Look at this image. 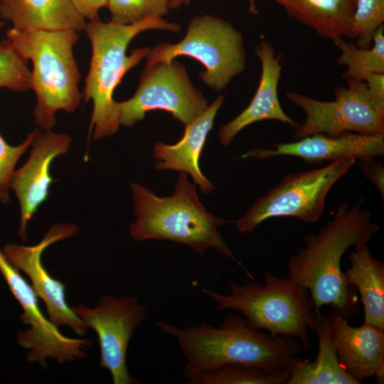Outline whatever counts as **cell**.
Listing matches in <instances>:
<instances>
[{"label": "cell", "instance_id": "4dcf8cb0", "mask_svg": "<svg viewBox=\"0 0 384 384\" xmlns=\"http://www.w3.org/2000/svg\"><path fill=\"white\" fill-rule=\"evenodd\" d=\"M364 82L372 97L384 106V73L372 74Z\"/></svg>", "mask_w": 384, "mask_h": 384}, {"label": "cell", "instance_id": "30bf717a", "mask_svg": "<svg viewBox=\"0 0 384 384\" xmlns=\"http://www.w3.org/2000/svg\"><path fill=\"white\" fill-rule=\"evenodd\" d=\"M208 101L190 80L185 66L176 58L146 65L132 97L118 102L119 124L132 127L146 112H170L186 127L207 109Z\"/></svg>", "mask_w": 384, "mask_h": 384}, {"label": "cell", "instance_id": "ffe728a7", "mask_svg": "<svg viewBox=\"0 0 384 384\" xmlns=\"http://www.w3.org/2000/svg\"><path fill=\"white\" fill-rule=\"evenodd\" d=\"M313 330L318 338L316 357L312 362L297 358L289 370L287 384H360L339 362L329 315L316 312Z\"/></svg>", "mask_w": 384, "mask_h": 384}, {"label": "cell", "instance_id": "f546056e", "mask_svg": "<svg viewBox=\"0 0 384 384\" xmlns=\"http://www.w3.org/2000/svg\"><path fill=\"white\" fill-rule=\"evenodd\" d=\"M70 1L77 11L90 21L99 18V11L107 7L108 0H70Z\"/></svg>", "mask_w": 384, "mask_h": 384}, {"label": "cell", "instance_id": "e0dca14e", "mask_svg": "<svg viewBox=\"0 0 384 384\" xmlns=\"http://www.w3.org/2000/svg\"><path fill=\"white\" fill-rule=\"evenodd\" d=\"M261 63V75L257 89L248 106L235 118L223 124L218 136L220 143L228 146L246 127L262 120L279 121L294 129L299 123L289 117L282 108L278 97V84L282 65L272 46L262 39L255 49Z\"/></svg>", "mask_w": 384, "mask_h": 384}, {"label": "cell", "instance_id": "d4e9b609", "mask_svg": "<svg viewBox=\"0 0 384 384\" xmlns=\"http://www.w3.org/2000/svg\"><path fill=\"white\" fill-rule=\"evenodd\" d=\"M110 21L120 25L162 18L170 9V0H108Z\"/></svg>", "mask_w": 384, "mask_h": 384}, {"label": "cell", "instance_id": "8992f818", "mask_svg": "<svg viewBox=\"0 0 384 384\" xmlns=\"http://www.w3.org/2000/svg\"><path fill=\"white\" fill-rule=\"evenodd\" d=\"M263 281L240 285L230 280L228 294L201 290L215 302L217 310L238 311L252 329L294 338L307 351L309 330H313L319 312L309 292L290 278H281L268 271L264 273Z\"/></svg>", "mask_w": 384, "mask_h": 384}, {"label": "cell", "instance_id": "484cf974", "mask_svg": "<svg viewBox=\"0 0 384 384\" xmlns=\"http://www.w3.org/2000/svg\"><path fill=\"white\" fill-rule=\"evenodd\" d=\"M26 92L31 90V70L11 42H0V89Z\"/></svg>", "mask_w": 384, "mask_h": 384}, {"label": "cell", "instance_id": "1f68e13d", "mask_svg": "<svg viewBox=\"0 0 384 384\" xmlns=\"http://www.w3.org/2000/svg\"><path fill=\"white\" fill-rule=\"evenodd\" d=\"M193 0H170V9H178L181 6H188Z\"/></svg>", "mask_w": 384, "mask_h": 384}, {"label": "cell", "instance_id": "52a82bcc", "mask_svg": "<svg viewBox=\"0 0 384 384\" xmlns=\"http://www.w3.org/2000/svg\"><path fill=\"white\" fill-rule=\"evenodd\" d=\"M188 56L205 67L202 81L215 90H223L245 67L242 33L228 21L208 14L193 18L185 36L176 43H161L150 51L146 65Z\"/></svg>", "mask_w": 384, "mask_h": 384}, {"label": "cell", "instance_id": "83f0119b", "mask_svg": "<svg viewBox=\"0 0 384 384\" xmlns=\"http://www.w3.org/2000/svg\"><path fill=\"white\" fill-rule=\"evenodd\" d=\"M37 129L31 132L18 145L9 144L0 134V201L9 202L10 181L15 167L25 151L31 145Z\"/></svg>", "mask_w": 384, "mask_h": 384}, {"label": "cell", "instance_id": "7a4b0ae2", "mask_svg": "<svg viewBox=\"0 0 384 384\" xmlns=\"http://www.w3.org/2000/svg\"><path fill=\"white\" fill-rule=\"evenodd\" d=\"M155 324L176 339L187 359L183 370L187 379L229 364L255 366L272 373H289L305 351L297 339L257 331L238 314L227 315L218 327L206 323L183 329L163 321Z\"/></svg>", "mask_w": 384, "mask_h": 384}, {"label": "cell", "instance_id": "d6a6232c", "mask_svg": "<svg viewBox=\"0 0 384 384\" xmlns=\"http://www.w3.org/2000/svg\"><path fill=\"white\" fill-rule=\"evenodd\" d=\"M247 1L249 4V11L252 14H257L258 11L256 5L257 0H247Z\"/></svg>", "mask_w": 384, "mask_h": 384}, {"label": "cell", "instance_id": "7c38bea8", "mask_svg": "<svg viewBox=\"0 0 384 384\" xmlns=\"http://www.w3.org/2000/svg\"><path fill=\"white\" fill-rule=\"evenodd\" d=\"M0 272L13 295L22 307L21 320L28 326L20 331L18 343L28 351V358L46 368V359L55 358L63 363L82 359L86 355L90 341L85 338H70L63 335L41 311L38 296L33 287L0 250Z\"/></svg>", "mask_w": 384, "mask_h": 384}, {"label": "cell", "instance_id": "4fadbf2b", "mask_svg": "<svg viewBox=\"0 0 384 384\" xmlns=\"http://www.w3.org/2000/svg\"><path fill=\"white\" fill-rule=\"evenodd\" d=\"M78 230L79 227L75 224H56L38 243L31 246L8 244L2 252L10 263L30 279L36 295L46 306L50 321L57 327L68 326L82 336L88 327L68 306L65 284L50 276L41 262L42 254L48 247L74 236Z\"/></svg>", "mask_w": 384, "mask_h": 384}, {"label": "cell", "instance_id": "3957f363", "mask_svg": "<svg viewBox=\"0 0 384 384\" xmlns=\"http://www.w3.org/2000/svg\"><path fill=\"white\" fill-rule=\"evenodd\" d=\"M181 26L163 18H148L138 23L120 25L103 22L99 18L86 23L85 31L92 46L90 68L85 80L83 97L92 101L89 134L102 139L114 134L120 125L115 88L124 75L146 58L150 48L133 49L127 55L130 42L140 33L151 29L178 32Z\"/></svg>", "mask_w": 384, "mask_h": 384}, {"label": "cell", "instance_id": "9a60e30c", "mask_svg": "<svg viewBox=\"0 0 384 384\" xmlns=\"http://www.w3.org/2000/svg\"><path fill=\"white\" fill-rule=\"evenodd\" d=\"M383 154L384 136L347 132L336 136L315 134L293 142L279 143L271 148L258 147L246 152L241 158L265 159L284 156L320 164L347 157L362 160Z\"/></svg>", "mask_w": 384, "mask_h": 384}, {"label": "cell", "instance_id": "cb8c5ba5", "mask_svg": "<svg viewBox=\"0 0 384 384\" xmlns=\"http://www.w3.org/2000/svg\"><path fill=\"white\" fill-rule=\"evenodd\" d=\"M289 373H269L258 367L229 364L188 379L191 384H287Z\"/></svg>", "mask_w": 384, "mask_h": 384}, {"label": "cell", "instance_id": "8fae6325", "mask_svg": "<svg viewBox=\"0 0 384 384\" xmlns=\"http://www.w3.org/2000/svg\"><path fill=\"white\" fill-rule=\"evenodd\" d=\"M71 308L88 328L96 332L100 365L110 371L112 383H138L129 374L126 361L130 340L146 315V309L138 298L105 295L94 308L84 304Z\"/></svg>", "mask_w": 384, "mask_h": 384}, {"label": "cell", "instance_id": "5bb4252c", "mask_svg": "<svg viewBox=\"0 0 384 384\" xmlns=\"http://www.w3.org/2000/svg\"><path fill=\"white\" fill-rule=\"evenodd\" d=\"M71 137L52 130L41 132L37 129L31 144L32 149L25 164L14 171L10 181L20 207L18 234L22 241L27 240L26 228L40 206L48 197L51 183L55 181L50 169L52 161L67 153Z\"/></svg>", "mask_w": 384, "mask_h": 384}, {"label": "cell", "instance_id": "ac0fdd59", "mask_svg": "<svg viewBox=\"0 0 384 384\" xmlns=\"http://www.w3.org/2000/svg\"><path fill=\"white\" fill-rule=\"evenodd\" d=\"M223 100V95L218 96L201 115L185 127L183 136L176 144L157 142L154 145L152 156L157 161L156 170L183 171L192 176L202 193H211L214 186L201 172L199 159Z\"/></svg>", "mask_w": 384, "mask_h": 384}, {"label": "cell", "instance_id": "2e32d148", "mask_svg": "<svg viewBox=\"0 0 384 384\" xmlns=\"http://www.w3.org/2000/svg\"><path fill=\"white\" fill-rule=\"evenodd\" d=\"M329 316L334 346L345 370L360 383L371 377L384 383V330L365 322L353 327L347 319Z\"/></svg>", "mask_w": 384, "mask_h": 384}, {"label": "cell", "instance_id": "ba28073f", "mask_svg": "<svg viewBox=\"0 0 384 384\" xmlns=\"http://www.w3.org/2000/svg\"><path fill=\"white\" fill-rule=\"evenodd\" d=\"M356 163L353 158H343L320 168L287 175L266 195L257 198L236 221L238 230L252 233L265 220L276 217L317 222L324 214L331 189Z\"/></svg>", "mask_w": 384, "mask_h": 384}, {"label": "cell", "instance_id": "6da1fadb", "mask_svg": "<svg viewBox=\"0 0 384 384\" xmlns=\"http://www.w3.org/2000/svg\"><path fill=\"white\" fill-rule=\"evenodd\" d=\"M363 201L352 206L341 202L333 218L307 235L304 247L288 260V277L309 292L316 311L327 306L347 319L359 313L358 294L342 271L341 260L349 247L368 243L380 230Z\"/></svg>", "mask_w": 384, "mask_h": 384}, {"label": "cell", "instance_id": "e575fe53", "mask_svg": "<svg viewBox=\"0 0 384 384\" xmlns=\"http://www.w3.org/2000/svg\"><path fill=\"white\" fill-rule=\"evenodd\" d=\"M1 1V0H0V1Z\"/></svg>", "mask_w": 384, "mask_h": 384}, {"label": "cell", "instance_id": "836d02e7", "mask_svg": "<svg viewBox=\"0 0 384 384\" xmlns=\"http://www.w3.org/2000/svg\"><path fill=\"white\" fill-rule=\"evenodd\" d=\"M6 22L4 21H0V31L5 26Z\"/></svg>", "mask_w": 384, "mask_h": 384}, {"label": "cell", "instance_id": "603a6c76", "mask_svg": "<svg viewBox=\"0 0 384 384\" xmlns=\"http://www.w3.org/2000/svg\"><path fill=\"white\" fill-rule=\"evenodd\" d=\"M340 50L337 63L347 70L343 78L347 80L365 81L370 75L384 73V26H380L373 38V46L361 48L343 38L334 41Z\"/></svg>", "mask_w": 384, "mask_h": 384}, {"label": "cell", "instance_id": "44dd1931", "mask_svg": "<svg viewBox=\"0 0 384 384\" xmlns=\"http://www.w3.org/2000/svg\"><path fill=\"white\" fill-rule=\"evenodd\" d=\"M287 14L335 41L352 38L356 0H274Z\"/></svg>", "mask_w": 384, "mask_h": 384}, {"label": "cell", "instance_id": "f1b7e54d", "mask_svg": "<svg viewBox=\"0 0 384 384\" xmlns=\"http://www.w3.org/2000/svg\"><path fill=\"white\" fill-rule=\"evenodd\" d=\"M359 161V168L363 174L377 188L382 198H384V167L380 161L369 158Z\"/></svg>", "mask_w": 384, "mask_h": 384}, {"label": "cell", "instance_id": "d6986e66", "mask_svg": "<svg viewBox=\"0 0 384 384\" xmlns=\"http://www.w3.org/2000/svg\"><path fill=\"white\" fill-rule=\"evenodd\" d=\"M0 18L19 30H85L86 19L70 0H1Z\"/></svg>", "mask_w": 384, "mask_h": 384}, {"label": "cell", "instance_id": "277c9868", "mask_svg": "<svg viewBox=\"0 0 384 384\" xmlns=\"http://www.w3.org/2000/svg\"><path fill=\"white\" fill-rule=\"evenodd\" d=\"M131 189L136 215L135 221L129 226L132 238L139 241H173L193 248L201 255L213 248L243 267L218 230L228 221L206 210L198 199L195 184L188 180L186 173L179 172L175 191L169 197H158L137 183H132Z\"/></svg>", "mask_w": 384, "mask_h": 384}, {"label": "cell", "instance_id": "4316f807", "mask_svg": "<svg viewBox=\"0 0 384 384\" xmlns=\"http://www.w3.org/2000/svg\"><path fill=\"white\" fill-rule=\"evenodd\" d=\"M384 21V0H356L353 16L352 39L358 47L368 48L376 30Z\"/></svg>", "mask_w": 384, "mask_h": 384}, {"label": "cell", "instance_id": "5b68a950", "mask_svg": "<svg viewBox=\"0 0 384 384\" xmlns=\"http://www.w3.org/2000/svg\"><path fill=\"white\" fill-rule=\"evenodd\" d=\"M75 30H19L11 27L6 37L19 54L31 60V89L36 96L33 114L38 127L51 130L59 110L74 112L83 98L81 75L73 54L79 40Z\"/></svg>", "mask_w": 384, "mask_h": 384}, {"label": "cell", "instance_id": "9c48e42d", "mask_svg": "<svg viewBox=\"0 0 384 384\" xmlns=\"http://www.w3.org/2000/svg\"><path fill=\"white\" fill-rule=\"evenodd\" d=\"M347 80L348 86L335 89L331 101L286 92L289 100L306 114L304 122L294 129L295 140L315 134L336 136L354 132L384 136V106L372 97L364 81Z\"/></svg>", "mask_w": 384, "mask_h": 384}, {"label": "cell", "instance_id": "7402d4cb", "mask_svg": "<svg viewBox=\"0 0 384 384\" xmlns=\"http://www.w3.org/2000/svg\"><path fill=\"white\" fill-rule=\"evenodd\" d=\"M345 274L355 287L364 309L365 323L384 330V264L374 258L367 243L355 246Z\"/></svg>", "mask_w": 384, "mask_h": 384}]
</instances>
